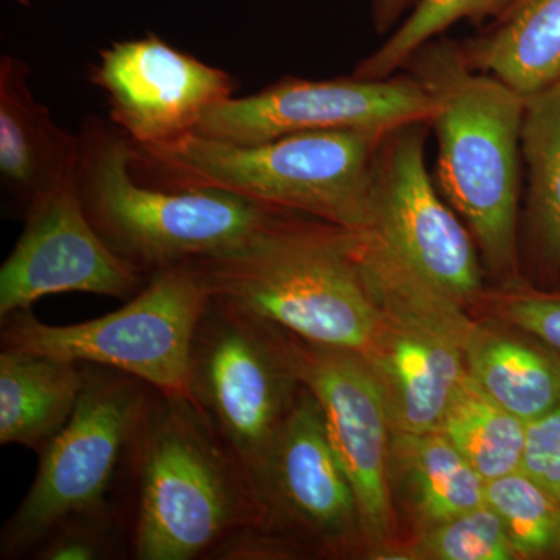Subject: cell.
I'll return each mask as SVG.
<instances>
[{
	"instance_id": "6da1fadb",
	"label": "cell",
	"mask_w": 560,
	"mask_h": 560,
	"mask_svg": "<svg viewBox=\"0 0 560 560\" xmlns=\"http://www.w3.org/2000/svg\"><path fill=\"white\" fill-rule=\"evenodd\" d=\"M128 489L131 559H219L235 537L264 525L248 471L186 397L154 393Z\"/></svg>"
},
{
	"instance_id": "7a4b0ae2",
	"label": "cell",
	"mask_w": 560,
	"mask_h": 560,
	"mask_svg": "<svg viewBox=\"0 0 560 560\" xmlns=\"http://www.w3.org/2000/svg\"><path fill=\"white\" fill-rule=\"evenodd\" d=\"M404 70L436 102L438 186L469 228L489 270L514 285L521 272L522 124L525 97L470 68L455 40L433 39Z\"/></svg>"
},
{
	"instance_id": "3957f363",
	"label": "cell",
	"mask_w": 560,
	"mask_h": 560,
	"mask_svg": "<svg viewBox=\"0 0 560 560\" xmlns=\"http://www.w3.org/2000/svg\"><path fill=\"white\" fill-rule=\"evenodd\" d=\"M210 294L301 340L363 355L382 307L353 250V231L283 212L237 248L197 260Z\"/></svg>"
},
{
	"instance_id": "277c9868",
	"label": "cell",
	"mask_w": 560,
	"mask_h": 560,
	"mask_svg": "<svg viewBox=\"0 0 560 560\" xmlns=\"http://www.w3.org/2000/svg\"><path fill=\"white\" fill-rule=\"evenodd\" d=\"M390 130L296 132L241 145L191 135L136 149L135 172L161 187H213L349 231L371 223L375 160Z\"/></svg>"
},
{
	"instance_id": "5b68a950",
	"label": "cell",
	"mask_w": 560,
	"mask_h": 560,
	"mask_svg": "<svg viewBox=\"0 0 560 560\" xmlns=\"http://www.w3.org/2000/svg\"><path fill=\"white\" fill-rule=\"evenodd\" d=\"M79 139L83 208L106 245L143 278L237 248L287 212L213 187L142 183L131 140L97 117L83 121Z\"/></svg>"
},
{
	"instance_id": "8992f818",
	"label": "cell",
	"mask_w": 560,
	"mask_h": 560,
	"mask_svg": "<svg viewBox=\"0 0 560 560\" xmlns=\"http://www.w3.org/2000/svg\"><path fill=\"white\" fill-rule=\"evenodd\" d=\"M83 388L65 429L39 453L35 481L0 536V558H31L39 541L72 515L119 503L132 452L156 389L145 382L83 364Z\"/></svg>"
},
{
	"instance_id": "52a82bcc",
	"label": "cell",
	"mask_w": 560,
	"mask_h": 560,
	"mask_svg": "<svg viewBox=\"0 0 560 560\" xmlns=\"http://www.w3.org/2000/svg\"><path fill=\"white\" fill-rule=\"evenodd\" d=\"M212 300L198 261L156 272L119 311L51 326L32 311L2 320V346L132 375L164 396H190L195 331Z\"/></svg>"
},
{
	"instance_id": "ba28073f",
	"label": "cell",
	"mask_w": 560,
	"mask_h": 560,
	"mask_svg": "<svg viewBox=\"0 0 560 560\" xmlns=\"http://www.w3.org/2000/svg\"><path fill=\"white\" fill-rule=\"evenodd\" d=\"M301 389L275 327L212 298L191 345V401L254 486Z\"/></svg>"
},
{
	"instance_id": "9c48e42d",
	"label": "cell",
	"mask_w": 560,
	"mask_h": 560,
	"mask_svg": "<svg viewBox=\"0 0 560 560\" xmlns=\"http://www.w3.org/2000/svg\"><path fill=\"white\" fill-rule=\"evenodd\" d=\"M429 121L394 128L381 145L366 232L412 278L458 302L480 294L477 243L444 201L425 161Z\"/></svg>"
},
{
	"instance_id": "30bf717a",
	"label": "cell",
	"mask_w": 560,
	"mask_h": 560,
	"mask_svg": "<svg viewBox=\"0 0 560 560\" xmlns=\"http://www.w3.org/2000/svg\"><path fill=\"white\" fill-rule=\"evenodd\" d=\"M436 102L408 70L388 79L285 77L248 97H231L202 117L195 135L253 143L319 130H394L431 121Z\"/></svg>"
},
{
	"instance_id": "8fae6325",
	"label": "cell",
	"mask_w": 560,
	"mask_h": 560,
	"mask_svg": "<svg viewBox=\"0 0 560 560\" xmlns=\"http://www.w3.org/2000/svg\"><path fill=\"white\" fill-rule=\"evenodd\" d=\"M0 268V320L40 298L90 293L130 300L147 278L106 245L83 208L77 171L39 195Z\"/></svg>"
},
{
	"instance_id": "7c38bea8",
	"label": "cell",
	"mask_w": 560,
	"mask_h": 560,
	"mask_svg": "<svg viewBox=\"0 0 560 560\" xmlns=\"http://www.w3.org/2000/svg\"><path fill=\"white\" fill-rule=\"evenodd\" d=\"M272 327L294 377L318 400L331 447L355 495L361 529L381 539L393 517V429L381 386L359 353L313 345Z\"/></svg>"
},
{
	"instance_id": "4fadbf2b",
	"label": "cell",
	"mask_w": 560,
	"mask_h": 560,
	"mask_svg": "<svg viewBox=\"0 0 560 560\" xmlns=\"http://www.w3.org/2000/svg\"><path fill=\"white\" fill-rule=\"evenodd\" d=\"M91 80L108 98L114 127L138 149L186 138L235 91L230 73L158 36L110 44L92 66Z\"/></svg>"
},
{
	"instance_id": "5bb4252c",
	"label": "cell",
	"mask_w": 560,
	"mask_h": 560,
	"mask_svg": "<svg viewBox=\"0 0 560 560\" xmlns=\"http://www.w3.org/2000/svg\"><path fill=\"white\" fill-rule=\"evenodd\" d=\"M256 489L264 525L254 530L272 550L285 526L330 550L346 547L361 529L352 486L331 447L318 400L305 386L276 438Z\"/></svg>"
},
{
	"instance_id": "9a60e30c",
	"label": "cell",
	"mask_w": 560,
	"mask_h": 560,
	"mask_svg": "<svg viewBox=\"0 0 560 560\" xmlns=\"http://www.w3.org/2000/svg\"><path fill=\"white\" fill-rule=\"evenodd\" d=\"M382 316L363 353L381 386L393 433L440 431L467 374L466 342L475 326L459 308L427 313L381 305Z\"/></svg>"
},
{
	"instance_id": "2e32d148",
	"label": "cell",
	"mask_w": 560,
	"mask_h": 560,
	"mask_svg": "<svg viewBox=\"0 0 560 560\" xmlns=\"http://www.w3.org/2000/svg\"><path fill=\"white\" fill-rule=\"evenodd\" d=\"M31 68L14 55L0 60V175L22 217L33 201L77 171L79 135L58 127L32 92Z\"/></svg>"
},
{
	"instance_id": "e0dca14e",
	"label": "cell",
	"mask_w": 560,
	"mask_h": 560,
	"mask_svg": "<svg viewBox=\"0 0 560 560\" xmlns=\"http://www.w3.org/2000/svg\"><path fill=\"white\" fill-rule=\"evenodd\" d=\"M83 383L75 361L2 346L0 444L39 455L69 422Z\"/></svg>"
},
{
	"instance_id": "ac0fdd59",
	"label": "cell",
	"mask_w": 560,
	"mask_h": 560,
	"mask_svg": "<svg viewBox=\"0 0 560 560\" xmlns=\"http://www.w3.org/2000/svg\"><path fill=\"white\" fill-rule=\"evenodd\" d=\"M522 158L526 254L540 278L556 280L560 278V81L525 97Z\"/></svg>"
},
{
	"instance_id": "d6986e66",
	"label": "cell",
	"mask_w": 560,
	"mask_h": 560,
	"mask_svg": "<svg viewBox=\"0 0 560 560\" xmlns=\"http://www.w3.org/2000/svg\"><path fill=\"white\" fill-rule=\"evenodd\" d=\"M460 47L471 69L523 97L547 90L560 81V0H529L495 31Z\"/></svg>"
},
{
	"instance_id": "ffe728a7",
	"label": "cell",
	"mask_w": 560,
	"mask_h": 560,
	"mask_svg": "<svg viewBox=\"0 0 560 560\" xmlns=\"http://www.w3.org/2000/svg\"><path fill=\"white\" fill-rule=\"evenodd\" d=\"M464 352L467 374L523 422L559 404L560 355L545 342L534 345L475 326Z\"/></svg>"
},
{
	"instance_id": "44dd1931",
	"label": "cell",
	"mask_w": 560,
	"mask_h": 560,
	"mask_svg": "<svg viewBox=\"0 0 560 560\" xmlns=\"http://www.w3.org/2000/svg\"><path fill=\"white\" fill-rule=\"evenodd\" d=\"M412 504L429 526L486 503V481L442 431L393 433Z\"/></svg>"
},
{
	"instance_id": "7402d4cb",
	"label": "cell",
	"mask_w": 560,
	"mask_h": 560,
	"mask_svg": "<svg viewBox=\"0 0 560 560\" xmlns=\"http://www.w3.org/2000/svg\"><path fill=\"white\" fill-rule=\"evenodd\" d=\"M486 481L522 470L526 422L464 375L441 430Z\"/></svg>"
},
{
	"instance_id": "603a6c76",
	"label": "cell",
	"mask_w": 560,
	"mask_h": 560,
	"mask_svg": "<svg viewBox=\"0 0 560 560\" xmlns=\"http://www.w3.org/2000/svg\"><path fill=\"white\" fill-rule=\"evenodd\" d=\"M518 559L560 560V500L523 470L486 482Z\"/></svg>"
},
{
	"instance_id": "cb8c5ba5",
	"label": "cell",
	"mask_w": 560,
	"mask_h": 560,
	"mask_svg": "<svg viewBox=\"0 0 560 560\" xmlns=\"http://www.w3.org/2000/svg\"><path fill=\"white\" fill-rule=\"evenodd\" d=\"M517 0H418L410 16L353 70L360 79H388L404 70L412 55L463 20H503Z\"/></svg>"
},
{
	"instance_id": "d4e9b609",
	"label": "cell",
	"mask_w": 560,
	"mask_h": 560,
	"mask_svg": "<svg viewBox=\"0 0 560 560\" xmlns=\"http://www.w3.org/2000/svg\"><path fill=\"white\" fill-rule=\"evenodd\" d=\"M131 558L128 504L72 515L39 541L31 559L116 560Z\"/></svg>"
},
{
	"instance_id": "484cf974",
	"label": "cell",
	"mask_w": 560,
	"mask_h": 560,
	"mask_svg": "<svg viewBox=\"0 0 560 560\" xmlns=\"http://www.w3.org/2000/svg\"><path fill=\"white\" fill-rule=\"evenodd\" d=\"M416 555L433 560L518 559L499 515L486 503L430 526Z\"/></svg>"
},
{
	"instance_id": "4316f807",
	"label": "cell",
	"mask_w": 560,
	"mask_h": 560,
	"mask_svg": "<svg viewBox=\"0 0 560 560\" xmlns=\"http://www.w3.org/2000/svg\"><path fill=\"white\" fill-rule=\"evenodd\" d=\"M500 312L512 326L533 335L560 355V290L523 289L514 283L510 296L501 300Z\"/></svg>"
},
{
	"instance_id": "83f0119b",
	"label": "cell",
	"mask_w": 560,
	"mask_h": 560,
	"mask_svg": "<svg viewBox=\"0 0 560 560\" xmlns=\"http://www.w3.org/2000/svg\"><path fill=\"white\" fill-rule=\"evenodd\" d=\"M522 470L560 500V401L526 422Z\"/></svg>"
},
{
	"instance_id": "f1b7e54d",
	"label": "cell",
	"mask_w": 560,
	"mask_h": 560,
	"mask_svg": "<svg viewBox=\"0 0 560 560\" xmlns=\"http://www.w3.org/2000/svg\"><path fill=\"white\" fill-rule=\"evenodd\" d=\"M412 3L415 0H372V21H374L375 32L381 35L388 33Z\"/></svg>"
},
{
	"instance_id": "f546056e",
	"label": "cell",
	"mask_w": 560,
	"mask_h": 560,
	"mask_svg": "<svg viewBox=\"0 0 560 560\" xmlns=\"http://www.w3.org/2000/svg\"><path fill=\"white\" fill-rule=\"evenodd\" d=\"M526 2H529V0H517V2L514 3V7H512V9L510 10V13H508L506 16L503 18V20H506V18L510 16V14L514 13L515 10L521 9V7L525 5Z\"/></svg>"
},
{
	"instance_id": "4dcf8cb0",
	"label": "cell",
	"mask_w": 560,
	"mask_h": 560,
	"mask_svg": "<svg viewBox=\"0 0 560 560\" xmlns=\"http://www.w3.org/2000/svg\"><path fill=\"white\" fill-rule=\"evenodd\" d=\"M14 2L20 3V5L31 7V0H14Z\"/></svg>"
}]
</instances>
